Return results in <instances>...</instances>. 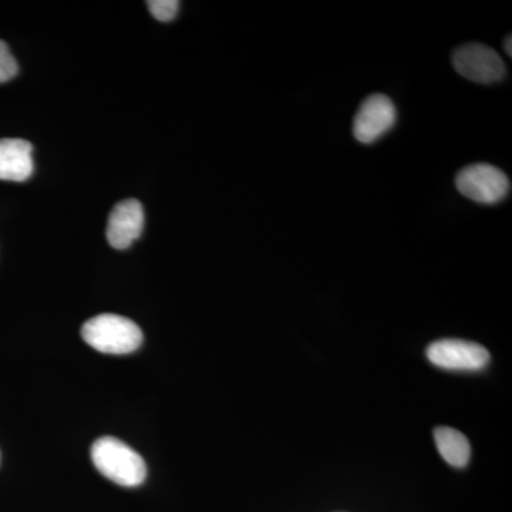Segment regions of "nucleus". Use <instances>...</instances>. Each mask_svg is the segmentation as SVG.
<instances>
[{"mask_svg": "<svg viewBox=\"0 0 512 512\" xmlns=\"http://www.w3.org/2000/svg\"><path fill=\"white\" fill-rule=\"evenodd\" d=\"M92 460L101 476L123 487H137L146 480L144 458L116 437H101L94 441Z\"/></svg>", "mask_w": 512, "mask_h": 512, "instance_id": "nucleus-1", "label": "nucleus"}, {"mask_svg": "<svg viewBox=\"0 0 512 512\" xmlns=\"http://www.w3.org/2000/svg\"><path fill=\"white\" fill-rule=\"evenodd\" d=\"M82 336L87 345L107 355H127L143 343V332L137 323L113 313H103L87 320Z\"/></svg>", "mask_w": 512, "mask_h": 512, "instance_id": "nucleus-2", "label": "nucleus"}, {"mask_svg": "<svg viewBox=\"0 0 512 512\" xmlns=\"http://www.w3.org/2000/svg\"><path fill=\"white\" fill-rule=\"evenodd\" d=\"M457 190L468 200L494 205L510 194V178L491 164H473L463 168L456 177Z\"/></svg>", "mask_w": 512, "mask_h": 512, "instance_id": "nucleus-3", "label": "nucleus"}, {"mask_svg": "<svg viewBox=\"0 0 512 512\" xmlns=\"http://www.w3.org/2000/svg\"><path fill=\"white\" fill-rule=\"evenodd\" d=\"M453 64L458 74L474 83L501 82L507 73L500 55L481 43L458 47L453 55Z\"/></svg>", "mask_w": 512, "mask_h": 512, "instance_id": "nucleus-4", "label": "nucleus"}, {"mask_svg": "<svg viewBox=\"0 0 512 512\" xmlns=\"http://www.w3.org/2000/svg\"><path fill=\"white\" fill-rule=\"evenodd\" d=\"M397 120L393 101L384 94H373L363 101L353 121V134L362 144L376 143L389 133Z\"/></svg>", "mask_w": 512, "mask_h": 512, "instance_id": "nucleus-5", "label": "nucleus"}, {"mask_svg": "<svg viewBox=\"0 0 512 512\" xmlns=\"http://www.w3.org/2000/svg\"><path fill=\"white\" fill-rule=\"evenodd\" d=\"M427 357L433 365L450 370H480L490 362V353L484 346L458 339L431 343Z\"/></svg>", "mask_w": 512, "mask_h": 512, "instance_id": "nucleus-6", "label": "nucleus"}, {"mask_svg": "<svg viewBox=\"0 0 512 512\" xmlns=\"http://www.w3.org/2000/svg\"><path fill=\"white\" fill-rule=\"evenodd\" d=\"M144 227L143 205L137 200H124L113 208L107 225V239L116 249H127L140 238Z\"/></svg>", "mask_w": 512, "mask_h": 512, "instance_id": "nucleus-7", "label": "nucleus"}, {"mask_svg": "<svg viewBox=\"0 0 512 512\" xmlns=\"http://www.w3.org/2000/svg\"><path fill=\"white\" fill-rule=\"evenodd\" d=\"M33 170V147L29 141L19 138L0 140V180L22 183L30 178Z\"/></svg>", "mask_w": 512, "mask_h": 512, "instance_id": "nucleus-8", "label": "nucleus"}, {"mask_svg": "<svg viewBox=\"0 0 512 512\" xmlns=\"http://www.w3.org/2000/svg\"><path fill=\"white\" fill-rule=\"evenodd\" d=\"M434 440H436L441 457L450 466L457 468L467 466L471 457V446L461 431L451 429V427H437L434 430Z\"/></svg>", "mask_w": 512, "mask_h": 512, "instance_id": "nucleus-9", "label": "nucleus"}, {"mask_svg": "<svg viewBox=\"0 0 512 512\" xmlns=\"http://www.w3.org/2000/svg\"><path fill=\"white\" fill-rule=\"evenodd\" d=\"M147 5L151 15L160 22H170L177 16L178 9H180L178 0H151V2H147Z\"/></svg>", "mask_w": 512, "mask_h": 512, "instance_id": "nucleus-10", "label": "nucleus"}, {"mask_svg": "<svg viewBox=\"0 0 512 512\" xmlns=\"http://www.w3.org/2000/svg\"><path fill=\"white\" fill-rule=\"evenodd\" d=\"M18 63L10 53L8 45L0 40V83L9 82L18 74Z\"/></svg>", "mask_w": 512, "mask_h": 512, "instance_id": "nucleus-11", "label": "nucleus"}, {"mask_svg": "<svg viewBox=\"0 0 512 512\" xmlns=\"http://www.w3.org/2000/svg\"><path fill=\"white\" fill-rule=\"evenodd\" d=\"M511 43H512L511 36H508L507 39H505L504 49H505V52H507V55L510 57L512 56Z\"/></svg>", "mask_w": 512, "mask_h": 512, "instance_id": "nucleus-12", "label": "nucleus"}]
</instances>
